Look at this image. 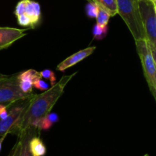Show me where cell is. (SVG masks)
Masks as SVG:
<instances>
[{
    "instance_id": "8fae6325",
    "label": "cell",
    "mask_w": 156,
    "mask_h": 156,
    "mask_svg": "<svg viewBox=\"0 0 156 156\" xmlns=\"http://www.w3.org/2000/svg\"><path fill=\"white\" fill-rule=\"evenodd\" d=\"M41 132L34 126L21 130L18 134L20 140V156H33L30 149V141L34 136H39Z\"/></svg>"
},
{
    "instance_id": "cb8c5ba5",
    "label": "cell",
    "mask_w": 156,
    "mask_h": 156,
    "mask_svg": "<svg viewBox=\"0 0 156 156\" xmlns=\"http://www.w3.org/2000/svg\"><path fill=\"white\" fill-rule=\"evenodd\" d=\"M144 156H149V154H145Z\"/></svg>"
},
{
    "instance_id": "30bf717a",
    "label": "cell",
    "mask_w": 156,
    "mask_h": 156,
    "mask_svg": "<svg viewBox=\"0 0 156 156\" xmlns=\"http://www.w3.org/2000/svg\"><path fill=\"white\" fill-rule=\"evenodd\" d=\"M38 78H41L40 72L34 69H29L18 73V84L21 91L26 94L33 93V84Z\"/></svg>"
},
{
    "instance_id": "44dd1931",
    "label": "cell",
    "mask_w": 156,
    "mask_h": 156,
    "mask_svg": "<svg viewBox=\"0 0 156 156\" xmlns=\"http://www.w3.org/2000/svg\"><path fill=\"white\" fill-rule=\"evenodd\" d=\"M8 135H4V136H2V137H0V151H1V148H2V142L3 141L5 140V139L6 138V136H7Z\"/></svg>"
},
{
    "instance_id": "5b68a950",
    "label": "cell",
    "mask_w": 156,
    "mask_h": 156,
    "mask_svg": "<svg viewBox=\"0 0 156 156\" xmlns=\"http://www.w3.org/2000/svg\"><path fill=\"white\" fill-rule=\"evenodd\" d=\"M18 74L0 73V104L11 105L13 102L27 99L35 94L34 93L26 94L21 91L18 84Z\"/></svg>"
},
{
    "instance_id": "277c9868",
    "label": "cell",
    "mask_w": 156,
    "mask_h": 156,
    "mask_svg": "<svg viewBox=\"0 0 156 156\" xmlns=\"http://www.w3.org/2000/svg\"><path fill=\"white\" fill-rule=\"evenodd\" d=\"M136 51L140 57L146 80L150 93L156 99V58L146 39L135 41Z\"/></svg>"
},
{
    "instance_id": "9c48e42d",
    "label": "cell",
    "mask_w": 156,
    "mask_h": 156,
    "mask_svg": "<svg viewBox=\"0 0 156 156\" xmlns=\"http://www.w3.org/2000/svg\"><path fill=\"white\" fill-rule=\"evenodd\" d=\"M95 49L96 47L93 46V47H88L86 48L82 49V50L76 52L75 54H72L71 56L63 60L62 62L59 63L57 65V67H56V70L61 72L65 71L68 68L73 67L76 64L83 61L84 59H85L88 56L92 54L93 52L95 50Z\"/></svg>"
},
{
    "instance_id": "ac0fdd59",
    "label": "cell",
    "mask_w": 156,
    "mask_h": 156,
    "mask_svg": "<svg viewBox=\"0 0 156 156\" xmlns=\"http://www.w3.org/2000/svg\"><path fill=\"white\" fill-rule=\"evenodd\" d=\"M33 87L37 89V90H42V91H46L48 89H50V84L48 83L45 82L42 78H38L34 81L33 84Z\"/></svg>"
},
{
    "instance_id": "6da1fadb",
    "label": "cell",
    "mask_w": 156,
    "mask_h": 156,
    "mask_svg": "<svg viewBox=\"0 0 156 156\" xmlns=\"http://www.w3.org/2000/svg\"><path fill=\"white\" fill-rule=\"evenodd\" d=\"M76 74L77 72L70 75H64L57 83L51 86L50 89L41 94L35 95L18 124L15 125L13 134L18 136L21 130L34 126L41 118L50 113L58 99L63 94L67 84Z\"/></svg>"
},
{
    "instance_id": "e0dca14e",
    "label": "cell",
    "mask_w": 156,
    "mask_h": 156,
    "mask_svg": "<svg viewBox=\"0 0 156 156\" xmlns=\"http://www.w3.org/2000/svg\"><path fill=\"white\" fill-rule=\"evenodd\" d=\"M40 72V76L41 78L45 80H50V85L53 86L56 82V75H55L54 72L51 70H49V69H45V70H42V71Z\"/></svg>"
},
{
    "instance_id": "52a82bcc",
    "label": "cell",
    "mask_w": 156,
    "mask_h": 156,
    "mask_svg": "<svg viewBox=\"0 0 156 156\" xmlns=\"http://www.w3.org/2000/svg\"><path fill=\"white\" fill-rule=\"evenodd\" d=\"M14 14L15 16L24 14L28 17L32 22L33 28L38 25L41 18V6L34 0H20L16 5Z\"/></svg>"
},
{
    "instance_id": "ffe728a7",
    "label": "cell",
    "mask_w": 156,
    "mask_h": 156,
    "mask_svg": "<svg viewBox=\"0 0 156 156\" xmlns=\"http://www.w3.org/2000/svg\"><path fill=\"white\" fill-rule=\"evenodd\" d=\"M8 156H20V140L18 138Z\"/></svg>"
},
{
    "instance_id": "8992f818",
    "label": "cell",
    "mask_w": 156,
    "mask_h": 156,
    "mask_svg": "<svg viewBox=\"0 0 156 156\" xmlns=\"http://www.w3.org/2000/svg\"><path fill=\"white\" fill-rule=\"evenodd\" d=\"M35 95L36 93L30 97L18 100L9 106L8 108V116L3 119L0 118V137L4 135L13 134L15 125L18 124L21 116L24 114Z\"/></svg>"
},
{
    "instance_id": "603a6c76",
    "label": "cell",
    "mask_w": 156,
    "mask_h": 156,
    "mask_svg": "<svg viewBox=\"0 0 156 156\" xmlns=\"http://www.w3.org/2000/svg\"><path fill=\"white\" fill-rule=\"evenodd\" d=\"M151 1H152V2H153L154 3H156V0H151Z\"/></svg>"
},
{
    "instance_id": "9a60e30c",
    "label": "cell",
    "mask_w": 156,
    "mask_h": 156,
    "mask_svg": "<svg viewBox=\"0 0 156 156\" xmlns=\"http://www.w3.org/2000/svg\"><path fill=\"white\" fill-rule=\"evenodd\" d=\"M111 17V15L106 9L98 5V13L95 18L97 21L96 24L100 26H108Z\"/></svg>"
},
{
    "instance_id": "ba28073f",
    "label": "cell",
    "mask_w": 156,
    "mask_h": 156,
    "mask_svg": "<svg viewBox=\"0 0 156 156\" xmlns=\"http://www.w3.org/2000/svg\"><path fill=\"white\" fill-rule=\"evenodd\" d=\"M26 30L27 29L0 27V50L8 48L15 41L27 35Z\"/></svg>"
},
{
    "instance_id": "4fadbf2b",
    "label": "cell",
    "mask_w": 156,
    "mask_h": 156,
    "mask_svg": "<svg viewBox=\"0 0 156 156\" xmlns=\"http://www.w3.org/2000/svg\"><path fill=\"white\" fill-rule=\"evenodd\" d=\"M30 149L33 156H44L47 152L45 145L39 136H35L30 141Z\"/></svg>"
},
{
    "instance_id": "7402d4cb",
    "label": "cell",
    "mask_w": 156,
    "mask_h": 156,
    "mask_svg": "<svg viewBox=\"0 0 156 156\" xmlns=\"http://www.w3.org/2000/svg\"><path fill=\"white\" fill-rule=\"evenodd\" d=\"M87 1L88 2H91V3H95L94 2V0H87Z\"/></svg>"
},
{
    "instance_id": "7a4b0ae2",
    "label": "cell",
    "mask_w": 156,
    "mask_h": 156,
    "mask_svg": "<svg viewBox=\"0 0 156 156\" xmlns=\"http://www.w3.org/2000/svg\"><path fill=\"white\" fill-rule=\"evenodd\" d=\"M117 14L120 15L135 41L145 39L138 0H117Z\"/></svg>"
},
{
    "instance_id": "5bb4252c",
    "label": "cell",
    "mask_w": 156,
    "mask_h": 156,
    "mask_svg": "<svg viewBox=\"0 0 156 156\" xmlns=\"http://www.w3.org/2000/svg\"><path fill=\"white\" fill-rule=\"evenodd\" d=\"M94 2L97 5L106 9L111 17L117 15V0H94Z\"/></svg>"
},
{
    "instance_id": "2e32d148",
    "label": "cell",
    "mask_w": 156,
    "mask_h": 156,
    "mask_svg": "<svg viewBox=\"0 0 156 156\" xmlns=\"http://www.w3.org/2000/svg\"><path fill=\"white\" fill-rule=\"evenodd\" d=\"M108 26H100L95 24L93 27L92 34L94 38L97 40H101L106 37L108 34Z\"/></svg>"
},
{
    "instance_id": "7c38bea8",
    "label": "cell",
    "mask_w": 156,
    "mask_h": 156,
    "mask_svg": "<svg viewBox=\"0 0 156 156\" xmlns=\"http://www.w3.org/2000/svg\"><path fill=\"white\" fill-rule=\"evenodd\" d=\"M59 116L56 113H51L47 114L44 117L41 118L36 122L34 127L37 128L40 132L42 130H48L59 121Z\"/></svg>"
},
{
    "instance_id": "d6986e66",
    "label": "cell",
    "mask_w": 156,
    "mask_h": 156,
    "mask_svg": "<svg viewBox=\"0 0 156 156\" xmlns=\"http://www.w3.org/2000/svg\"><path fill=\"white\" fill-rule=\"evenodd\" d=\"M86 13L89 18H96L98 13V5L88 2L86 6Z\"/></svg>"
},
{
    "instance_id": "3957f363",
    "label": "cell",
    "mask_w": 156,
    "mask_h": 156,
    "mask_svg": "<svg viewBox=\"0 0 156 156\" xmlns=\"http://www.w3.org/2000/svg\"><path fill=\"white\" fill-rule=\"evenodd\" d=\"M145 39L156 58V3L151 0H138Z\"/></svg>"
}]
</instances>
